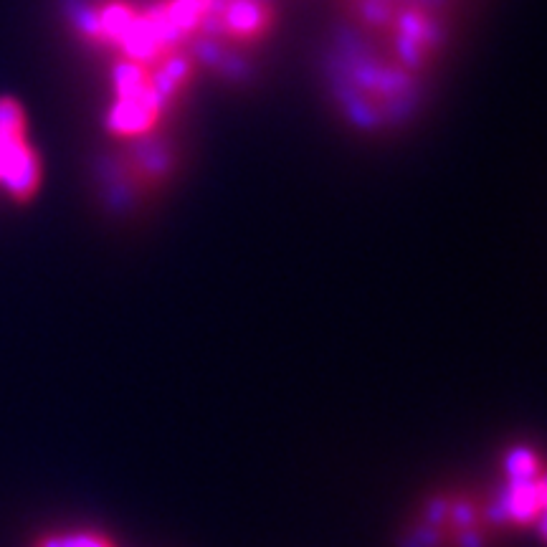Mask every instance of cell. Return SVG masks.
<instances>
[{
	"instance_id": "obj_3",
	"label": "cell",
	"mask_w": 547,
	"mask_h": 547,
	"mask_svg": "<svg viewBox=\"0 0 547 547\" xmlns=\"http://www.w3.org/2000/svg\"><path fill=\"white\" fill-rule=\"evenodd\" d=\"M31 547H120L97 527H61L38 535Z\"/></svg>"
},
{
	"instance_id": "obj_2",
	"label": "cell",
	"mask_w": 547,
	"mask_h": 547,
	"mask_svg": "<svg viewBox=\"0 0 547 547\" xmlns=\"http://www.w3.org/2000/svg\"><path fill=\"white\" fill-rule=\"evenodd\" d=\"M492 507L504 530H542L545 520V472L542 459L527 446L504 456L499 492Z\"/></svg>"
},
{
	"instance_id": "obj_1",
	"label": "cell",
	"mask_w": 547,
	"mask_h": 547,
	"mask_svg": "<svg viewBox=\"0 0 547 547\" xmlns=\"http://www.w3.org/2000/svg\"><path fill=\"white\" fill-rule=\"evenodd\" d=\"M504 530L492 502L482 504L464 494L434 497L416 517L408 547H487L494 532Z\"/></svg>"
},
{
	"instance_id": "obj_4",
	"label": "cell",
	"mask_w": 547,
	"mask_h": 547,
	"mask_svg": "<svg viewBox=\"0 0 547 547\" xmlns=\"http://www.w3.org/2000/svg\"><path fill=\"white\" fill-rule=\"evenodd\" d=\"M266 16L264 6H256V3H236L231 6V11L226 13V21H223V31L228 38H256L264 31Z\"/></svg>"
}]
</instances>
